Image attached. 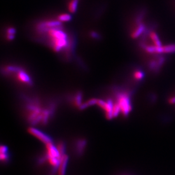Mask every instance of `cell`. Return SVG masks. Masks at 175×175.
<instances>
[{
  "mask_svg": "<svg viewBox=\"0 0 175 175\" xmlns=\"http://www.w3.org/2000/svg\"><path fill=\"white\" fill-rule=\"evenodd\" d=\"M78 0H71L68 5V9L69 11L72 13H74L77 10Z\"/></svg>",
  "mask_w": 175,
  "mask_h": 175,
  "instance_id": "cell-10",
  "label": "cell"
},
{
  "mask_svg": "<svg viewBox=\"0 0 175 175\" xmlns=\"http://www.w3.org/2000/svg\"><path fill=\"white\" fill-rule=\"evenodd\" d=\"M97 102H98V99H92L91 100H89L86 103L82 104L79 108L81 109L82 110L85 108H88V107H89V106H91L94 104H97Z\"/></svg>",
  "mask_w": 175,
  "mask_h": 175,
  "instance_id": "cell-13",
  "label": "cell"
},
{
  "mask_svg": "<svg viewBox=\"0 0 175 175\" xmlns=\"http://www.w3.org/2000/svg\"><path fill=\"white\" fill-rule=\"evenodd\" d=\"M117 103L120 107L121 112L124 116H127L131 112L132 105L128 93H121L119 94Z\"/></svg>",
  "mask_w": 175,
  "mask_h": 175,
  "instance_id": "cell-1",
  "label": "cell"
},
{
  "mask_svg": "<svg viewBox=\"0 0 175 175\" xmlns=\"http://www.w3.org/2000/svg\"><path fill=\"white\" fill-rule=\"evenodd\" d=\"M96 104H98L100 108H102L105 112L106 117L108 120H111L113 118V108L114 104L111 100H109L107 102H104L100 99L98 100Z\"/></svg>",
  "mask_w": 175,
  "mask_h": 175,
  "instance_id": "cell-2",
  "label": "cell"
},
{
  "mask_svg": "<svg viewBox=\"0 0 175 175\" xmlns=\"http://www.w3.org/2000/svg\"><path fill=\"white\" fill-rule=\"evenodd\" d=\"M61 25V22L59 21H48L42 22L39 26L38 28L39 30L46 31L50 28L58 27Z\"/></svg>",
  "mask_w": 175,
  "mask_h": 175,
  "instance_id": "cell-4",
  "label": "cell"
},
{
  "mask_svg": "<svg viewBox=\"0 0 175 175\" xmlns=\"http://www.w3.org/2000/svg\"><path fill=\"white\" fill-rule=\"evenodd\" d=\"M14 36H15V35H7L6 38L9 40H12L14 39Z\"/></svg>",
  "mask_w": 175,
  "mask_h": 175,
  "instance_id": "cell-23",
  "label": "cell"
},
{
  "mask_svg": "<svg viewBox=\"0 0 175 175\" xmlns=\"http://www.w3.org/2000/svg\"><path fill=\"white\" fill-rule=\"evenodd\" d=\"M46 151H47V155L46 157H55V158H61V156L58 150L57 149V147H55L52 142L48 143L46 144Z\"/></svg>",
  "mask_w": 175,
  "mask_h": 175,
  "instance_id": "cell-6",
  "label": "cell"
},
{
  "mask_svg": "<svg viewBox=\"0 0 175 175\" xmlns=\"http://www.w3.org/2000/svg\"><path fill=\"white\" fill-rule=\"evenodd\" d=\"M0 157H1V160L2 162H6L9 159V156L7 154V153H0Z\"/></svg>",
  "mask_w": 175,
  "mask_h": 175,
  "instance_id": "cell-19",
  "label": "cell"
},
{
  "mask_svg": "<svg viewBox=\"0 0 175 175\" xmlns=\"http://www.w3.org/2000/svg\"><path fill=\"white\" fill-rule=\"evenodd\" d=\"M163 51L165 53H175V44H168L163 46Z\"/></svg>",
  "mask_w": 175,
  "mask_h": 175,
  "instance_id": "cell-14",
  "label": "cell"
},
{
  "mask_svg": "<svg viewBox=\"0 0 175 175\" xmlns=\"http://www.w3.org/2000/svg\"><path fill=\"white\" fill-rule=\"evenodd\" d=\"M78 153L79 154H81L82 153L83 150L85 149V147L86 144V141L85 140H80L78 142Z\"/></svg>",
  "mask_w": 175,
  "mask_h": 175,
  "instance_id": "cell-15",
  "label": "cell"
},
{
  "mask_svg": "<svg viewBox=\"0 0 175 175\" xmlns=\"http://www.w3.org/2000/svg\"><path fill=\"white\" fill-rule=\"evenodd\" d=\"M72 19V16L69 14H62L58 16V21L61 22H67L71 21Z\"/></svg>",
  "mask_w": 175,
  "mask_h": 175,
  "instance_id": "cell-12",
  "label": "cell"
},
{
  "mask_svg": "<svg viewBox=\"0 0 175 175\" xmlns=\"http://www.w3.org/2000/svg\"><path fill=\"white\" fill-rule=\"evenodd\" d=\"M16 77L17 79L23 83H26L28 85H31L32 83V81H31V78L30 76L26 73L25 72L20 70L19 72L16 73Z\"/></svg>",
  "mask_w": 175,
  "mask_h": 175,
  "instance_id": "cell-7",
  "label": "cell"
},
{
  "mask_svg": "<svg viewBox=\"0 0 175 175\" xmlns=\"http://www.w3.org/2000/svg\"><path fill=\"white\" fill-rule=\"evenodd\" d=\"M146 30V27L144 26V24L143 23H141L139 24V26L137 27V28L134 31L132 34V36L133 38H137L138 36H140L144 31H145Z\"/></svg>",
  "mask_w": 175,
  "mask_h": 175,
  "instance_id": "cell-9",
  "label": "cell"
},
{
  "mask_svg": "<svg viewBox=\"0 0 175 175\" xmlns=\"http://www.w3.org/2000/svg\"><path fill=\"white\" fill-rule=\"evenodd\" d=\"M144 73L141 70H137L134 73V77L137 81H141L144 77Z\"/></svg>",
  "mask_w": 175,
  "mask_h": 175,
  "instance_id": "cell-16",
  "label": "cell"
},
{
  "mask_svg": "<svg viewBox=\"0 0 175 175\" xmlns=\"http://www.w3.org/2000/svg\"><path fill=\"white\" fill-rule=\"evenodd\" d=\"M82 94L81 93H79L77 95V96L75 98V104L77 106L81 107L82 104Z\"/></svg>",
  "mask_w": 175,
  "mask_h": 175,
  "instance_id": "cell-18",
  "label": "cell"
},
{
  "mask_svg": "<svg viewBox=\"0 0 175 175\" xmlns=\"http://www.w3.org/2000/svg\"><path fill=\"white\" fill-rule=\"evenodd\" d=\"M28 132H29L30 134L35 137L36 138L39 139L40 141L46 144L48 143L52 142V140L49 136L44 133L43 132H41L38 129L30 127L28 129Z\"/></svg>",
  "mask_w": 175,
  "mask_h": 175,
  "instance_id": "cell-3",
  "label": "cell"
},
{
  "mask_svg": "<svg viewBox=\"0 0 175 175\" xmlns=\"http://www.w3.org/2000/svg\"><path fill=\"white\" fill-rule=\"evenodd\" d=\"M57 149L58 150L60 154L61 155V156H62V155L65 154V144L64 143H62V142H60L59 143L57 146Z\"/></svg>",
  "mask_w": 175,
  "mask_h": 175,
  "instance_id": "cell-17",
  "label": "cell"
},
{
  "mask_svg": "<svg viewBox=\"0 0 175 175\" xmlns=\"http://www.w3.org/2000/svg\"><path fill=\"white\" fill-rule=\"evenodd\" d=\"M16 32V29L13 27H10L7 30V35H15Z\"/></svg>",
  "mask_w": 175,
  "mask_h": 175,
  "instance_id": "cell-20",
  "label": "cell"
},
{
  "mask_svg": "<svg viewBox=\"0 0 175 175\" xmlns=\"http://www.w3.org/2000/svg\"><path fill=\"white\" fill-rule=\"evenodd\" d=\"M145 51L150 53H164L163 51V46H146L144 48Z\"/></svg>",
  "mask_w": 175,
  "mask_h": 175,
  "instance_id": "cell-8",
  "label": "cell"
},
{
  "mask_svg": "<svg viewBox=\"0 0 175 175\" xmlns=\"http://www.w3.org/2000/svg\"><path fill=\"white\" fill-rule=\"evenodd\" d=\"M0 153H7V147L6 146H1L0 148Z\"/></svg>",
  "mask_w": 175,
  "mask_h": 175,
  "instance_id": "cell-21",
  "label": "cell"
},
{
  "mask_svg": "<svg viewBox=\"0 0 175 175\" xmlns=\"http://www.w3.org/2000/svg\"><path fill=\"white\" fill-rule=\"evenodd\" d=\"M150 37L154 42L155 46H162V44L159 38V36L155 32H151L150 34Z\"/></svg>",
  "mask_w": 175,
  "mask_h": 175,
  "instance_id": "cell-11",
  "label": "cell"
},
{
  "mask_svg": "<svg viewBox=\"0 0 175 175\" xmlns=\"http://www.w3.org/2000/svg\"><path fill=\"white\" fill-rule=\"evenodd\" d=\"M68 160L69 157L67 155L64 154L61 157L60 164L57 168L58 175H65Z\"/></svg>",
  "mask_w": 175,
  "mask_h": 175,
  "instance_id": "cell-5",
  "label": "cell"
},
{
  "mask_svg": "<svg viewBox=\"0 0 175 175\" xmlns=\"http://www.w3.org/2000/svg\"><path fill=\"white\" fill-rule=\"evenodd\" d=\"M91 36L93 39H99V35L96 32H91Z\"/></svg>",
  "mask_w": 175,
  "mask_h": 175,
  "instance_id": "cell-22",
  "label": "cell"
}]
</instances>
